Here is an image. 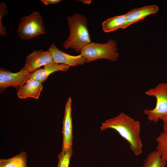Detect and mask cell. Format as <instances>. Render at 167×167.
<instances>
[{
	"label": "cell",
	"instance_id": "9",
	"mask_svg": "<svg viewBox=\"0 0 167 167\" xmlns=\"http://www.w3.org/2000/svg\"><path fill=\"white\" fill-rule=\"evenodd\" d=\"M71 98L69 97L66 104L63 121L62 148L68 149L72 146L73 135Z\"/></svg>",
	"mask_w": 167,
	"mask_h": 167
},
{
	"label": "cell",
	"instance_id": "11",
	"mask_svg": "<svg viewBox=\"0 0 167 167\" xmlns=\"http://www.w3.org/2000/svg\"><path fill=\"white\" fill-rule=\"evenodd\" d=\"M69 66L64 64H59L54 61L51 62L44 66V68L36 70L31 73L28 80H36L41 83L46 81L49 75L53 72L66 71Z\"/></svg>",
	"mask_w": 167,
	"mask_h": 167
},
{
	"label": "cell",
	"instance_id": "16",
	"mask_svg": "<svg viewBox=\"0 0 167 167\" xmlns=\"http://www.w3.org/2000/svg\"><path fill=\"white\" fill-rule=\"evenodd\" d=\"M156 150L160 151L162 160L167 162V130L160 133L156 139Z\"/></svg>",
	"mask_w": 167,
	"mask_h": 167
},
{
	"label": "cell",
	"instance_id": "20",
	"mask_svg": "<svg viewBox=\"0 0 167 167\" xmlns=\"http://www.w3.org/2000/svg\"><path fill=\"white\" fill-rule=\"evenodd\" d=\"M160 119L163 122V131L167 130V117H161Z\"/></svg>",
	"mask_w": 167,
	"mask_h": 167
},
{
	"label": "cell",
	"instance_id": "7",
	"mask_svg": "<svg viewBox=\"0 0 167 167\" xmlns=\"http://www.w3.org/2000/svg\"><path fill=\"white\" fill-rule=\"evenodd\" d=\"M53 61L52 56L48 50H34L27 56L24 67L32 73Z\"/></svg>",
	"mask_w": 167,
	"mask_h": 167
},
{
	"label": "cell",
	"instance_id": "14",
	"mask_svg": "<svg viewBox=\"0 0 167 167\" xmlns=\"http://www.w3.org/2000/svg\"><path fill=\"white\" fill-rule=\"evenodd\" d=\"M27 155L22 151L14 157L7 159H0V167H27Z\"/></svg>",
	"mask_w": 167,
	"mask_h": 167
},
{
	"label": "cell",
	"instance_id": "19",
	"mask_svg": "<svg viewBox=\"0 0 167 167\" xmlns=\"http://www.w3.org/2000/svg\"><path fill=\"white\" fill-rule=\"evenodd\" d=\"M41 2L46 5L50 4H56L61 1V0H41Z\"/></svg>",
	"mask_w": 167,
	"mask_h": 167
},
{
	"label": "cell",
	"instance_id": "8",
	"mask_svg": "<svg viewBox=\"0 0 167 167\" xmlns=\"http://www.w3.org/2000/svg\"><path fill=\"white\" fill-rule=\"evenodd\" d=\"M48 50L50 53L53 61L58 64L75 66L86 62V59L82 55L73 56L59 50L54 43L51 44Z\"/></svg>",
	"mask_w": 167,
	"mask_h": 167
},
{
	"label": "cell",
	"instance_id": "18",
	"mask_svg": "<svg viewBox=\"0 0 167 167\" xmlns=\"http://www.w3.org/2000/svg\"><path fill=\"white\" fill-rule=\"evenodd\" d=\"M9 13L6 5L3 2L0 3V35L1 36H5L7 34L6 28L2 25V19L3 17Z\"/></svg>",
	"mask_w": 167,
	"mask_h": 167
},
{
	"label": "cell",
	"instance_id": "12",
	"mask_svg": "<svg viewBox=\"0 0 167 167\" xmlns=\"http://www.w3.org/2000/svg\"><path fill=\"white\" fill-rule=\"evenodd\" d=\"M43 88L42 84L35 80L27 81L17 90V95L19 99L32 98L38 99Z\"/></svg>",
	"mask_w": 167,
	"mask_h": 167
},
{
	"label": "cell",
	"instance_id": "10",
	"mask_svg": "<svg viewBox=\"0 0 167 167\" xmlns=\"http://www.w3.org/2000/svg\"><path fill=\"white\" fill-rule=\"evenodd\" d=\"M158 10V6L152 5L135 8L130 11L126 14V21L122 29H125L147 16L156 13Z\"/></svg>",
	"mask_w": 167,
	"mask_h": 167
},
{
	"label": "cell",
	"instance_id": "3",
	"mask_svg": "<svg viewBox=\"0 0 167 167\" xmlns=\"http://www.w3.org/2000/svg\"><path fill=\"white\" fill-rule=\"evenodd\" d=\"M80 54L85 58L86 62L100 59L115 61L119 57L117 43L113 39L105 43L91 42L83 48Z\"/></svg>",
	"mask_w": 167,
	"mask_h": 167
},
{
	"label": "cell",
	"instance_id": "17",
	"mask_svg": "<svg viewBox=\"0 0 167 167\" xmlns=\"http://www.w3.org/2000/svg\"><path fill=\"white\" fill-rule=\"evenodd\" d=\"M72 147L68 149L62 148L61 152L58 156L57 167H69L70 161L72 154Z\"/></svg>",
	"mask_w": 167,
	"mask_h": 167
},
{
	"label": "cell",
	"instance_id": "5",
	"mask_svg": "<svg viewBox=\"0 0 167 167\" xmlns=\"http://www.w3.org/2000/svg\"><path fill=\"white\" fill-rule=\"evenodd\" d=\"M17 32L22 40H28L44 34L45 32L43 19L39 13L35 11L22 18Z\"/></svg>",
	"mask_w": 167,
	"mask_h": 167
},
{
	"label": "cell",
	"instance_id": "1",
	"mask_svg": "<svg viewBox=\"0 0 167 167\" xmlns=\"http://www.w3.org/2000/svg\"><path fill=\"white\" fill-rule=\"evenodd\" d=\"M108 129L115 130L130 144V148L136 156L143 152V145L140 137V123L124 113L106 120L100 127L101 131Z\"/></svg>",
	"mask_w": 167,
	"mask_h": 167
},
{
	"label": "cell",
	"instance_id": "15",
	"mask_svg": "<svg viewBox=\"0 0 167 167\" xmlns=\"http://www.w3.org/2000/svg\"><path fill=\"white\" fill-rule=\"evenodd\" d=\"M167 163L162 160L160 152L156 150L148 155L142 167H166Z\"/></svg>",
	"mask_w": 167,
	"mask_h": 167
},
{
	"label": "cell",
	"instance_id": "6",
	"mask_svg": "<svg viewBox=\"0 0 167 167\" xmlns=\"http://www.w3.org/2000/svg\"><path fill=\"white\" fill-rule=\"evenodd\" d=\"M31 73L24 67L16 73H12L4 68L0 69V89L2 92L9 87L17 90L28 80Z\"/></svg>",
	"mask_w": 167,
	"mask_h": 167
},
{
	"label": "cell",
	"instance_id": "13",
	"mask_svg": "<svg viewBox=\"0 0 167 167\" xmlns=\"http://www.w3.org/2000/svg\"><path fill=\"white\" fill-rule=\"evenodd\" d=\"M126 19V14L108 19L102 24L103 30L105 32H109L122 28Z\"/></svg>",
	"mask_w": 167,
	"mask_h": 167
},
{
	"label": "cell",
	"instance_id": "21",
	"mask_svg": "<svg viewBox=\"0 0 167 167\" xmlns=\"http://www.w3.org/2000/svg\"><path fill=\"white\" fill-rule=\"evenodd\" d=\"M78 1H80V2H82L84 4H90L92 2L91 0H79Z\"/></svg>",
	"mask_w": 167,
	"mask_h": 167
},
{
	"label": "cell",
	"instance_id": "2",
	"mask_svg": "<svg viewBox=\"0 0 167 167\" xmlns=\"http://www.w3.org/2000/svg\"><path fill=\"white\" fill-rule=\"evenodd\" d=\"M70 29L67 39L63 43L65 49H72L77 52L91 42L86 17L80 13H76L67 18Z\"/></svg>",
	"mask_w": 167,
	"mask_h": 167
},
{
	"label": "cell",
	"instance_id": "4",
	"mask_svg": "<svg viewBox=\"0 0 167 167\" xmlns=\"http://www.w3.org/2000/svg\"><path fill=\"white\" fill-rule=\"evenodd\" d=\"M147 95L155 97L156 104L152 109H145L143 113L151 122H156L161 117H167V83H161L145 92Z\"/></svg>",
	"mask_w": 167,
	"mask_h": 167
}]
</instances>
